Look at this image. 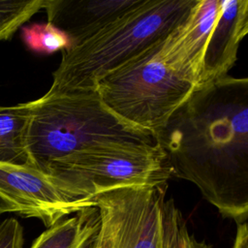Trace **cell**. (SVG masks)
I'll return each mask as SVG.
<instances>
[{"label":"cell","mask_w":248,"mask_h":248,"mask_svg":"<svg viewBox=\"0 0 248 248\" xmlns=\"http://www.w3.org/2000/svg\"><path fill=\"white\" fill-rule=\"evenodd\" d=\"M155 140L170 176L195 184L223 217L247 221V78L197 87Z\"/></svg>","instance_id":"6da1fadb"},{"label":"cell","mask_w":248,"mask_h":248,"mask_svg":"<svg viewBox=\"0 0 248 248\" xmlns=\"http://www.w3.org/2000/svg\"><path fill=\"white\" fill-rule=\"evenodd\" d=\"M198 0H144L95 35L63 50L46 96L96 90L106 76L165 39Z\"/></svg>","instance_id":"7a4b0ae2"},{"label":"cell","mask_w":248,"mask_h":248,"mask_svg":"<svg viewBox=\"0 0 248 248\" xmlns=\"http://www.w3.org/2000/svg\"><path fill=\"white\" fill-rule=\"evenodd\" d=\"M25 137L27 165L42 171L51 161L108 145H157L153 136L122 121L97 90L46 96L29 102Z\"/></svg>","instance_id":"3957f363"},{"label":"cell","mask_w":248,"mask_h":248,"mask_svg":"<svg viewBox=\"0 0 248 248\" xmlns=\"http://www.w3.org/2000/svg\"><path fill=\"white\" fill-rule=\"evenodd\" d=\"M163 41L106 76L96 88L111 112L154 138L198 87L190 75L166 59Z\"/></svg>","instance_id":"277c9868"},{"label":"cell","mask_w":248,"mask_h":248,"mask_svg":"<svg viewBox=\"0 0 248 248\" xmlns=\"http://www.w3.org/2000/svg\"><path fill=\"white\" fill-rule=\"evenodd\" d=\"M42 172L67 195L88 201L111 189L153 185L170 178L158 144L83 149L51 161Z\"/></svg>","instance_id":"5b68a950"},{"label":"cell","mask_w":248,"mask_h":248,"mask_svg":"<svg viewBox=\"0 0 248 248\" xmlns=\"http://www.w3.org/2000/svg\"><path fill=\"white\" fill-rule=\"evenodd\" d=\"M168 182L111 189L93 201L101 248H162V203Z\"/></svg>","instance_id":"8992f818"},{"label":"cell","mask_w":248,"mask_h":248,"mask_svg":"<svg viewBox=\"0 0 248 248\" xmlns=\"http://www.w3.org/2000/svg\"><path fill=\"white\" fill-rule=\"evenodd\" d=\"M0 196L16 207V214L40 219L47 228L70 214L95 206L94 201L67 195L48 175L25 165L0 163Z\"/></svg>","instance_id":"52a82bcc"},{"label":"cell","mask_w":248,"mask_h":248,"mask_svg":"<svg viewBox=\"0 0 248 248\" xmlns=\"http://www.w3.org/2000/svg\"><path fill=\"white\" fill-rule=\"evenodd\" d=\"M144 0H46L47 22L67 35L72 46L106 28Z\"/></svg>","instance_id":"ba28073f"},{"label":"cell","mask_w":248,"mask_h":248,"mask_svg":"<svg viewBox=\"0 0 248 248\" xmlns=\"http://www.w3.org/2000/svg\"><path fill=\"white\" fill-rule=\"evenodd\" d=\"M248 32V0H220V12L205 46L199 87L228 76Z\"/></svg>","instance_id":"9c48e42d"},{"label":"cell","mask_w":248,"mask_h":248,"mask_svg":"<svg viewBox=\"0 0 248 248\" xmlns=\"http://www.w3.org/2000/svg\"><path fill=\"white\" fill-rule=\"evenodd\" d=\"M220 12V0H198L185 20L163 41L166 59L190 75L199 87L205 46Z\"/></svg>","instance_id":"30bf717a"},{"label":"cell","mask_w":248,"mask_h":248,"mask_svg":"<svg viewBox=\"0 0 248 248\" xmlns=\"http://www.w3.org/2000/svg\"><path fill=\"white\" fill-rule=\"evenodd\" d=\"M99 227V211L96 206H90L48 227L30 248H83Z\"/></svg>","instance_id":"8fae6325"},{"label":"cell","mask_w":248,"mask_h":248,"mask_svg":"<svg viewBox=\"0 0 248 248\" xmlns=\"http://www.w3.org/2000/svg\"><path fill=\"white\" fill-rule=\"evenodd\" d=\"M29 102L0 107V163L27 165L25 137L29 120Z\"/></svg>","instance_id":"7c38bea8"},{"label":"cell","mask_w":248,"mask_h":248,"mask_svg":"<svg viewBox=\"0 0 248 248\" xmlns=\"http://www.w3.org/2000/svg\"><path fill=\"white\" fill-rule=\"evenodd\" d=\"M161 223L162 248H211L189 232L186 220L171 199H165L162 203Z\"/></svg>","instance_id":"4fadbf2b"},{"label":"cell","mask_w":248,"mask_h":248,"mask_svg":"<svg viewBox=\"0 0 248 248\" xmlns=\"http://www.w3.org/2000/svg\"><path fill=\"white\" fill-rule=\"evenodd\" d=\"M21 37L29 49L40 53L49 54L72 46L67 35L48 22L23 26Z\"/></svg>","instance_id":"5bb4252c"},{"label":"cell","mask_w":248,"mask_h":248,"mask_svg":"<svg viewBox=\"0 0 248 248\" xmlns=\"http://www.w3.org/2000/svg\"><path fill=\"white\" fill-rule=\"evenodd\" d=\"M46 3V0H0V41L10 39Z\"/></svg>","instance_id":"9a60e30c"},{"label":"cell","mask_w":248,"mask_h":248,"mask_svg":"<svg viewBox=\"0 0 248 248\" xmlns=\"http://www.w3.org/2000/svg\"><path fill=\"white\" fill-rule=\"evenodd\" d=\"M23 229L15 218H7L0 224V248H22Z\"/></svg>","instance_id":"2e32d148"},{"label":"cell","mask_w":248,"mask_h":248,"mask_svg":"<svg viewBox=\"0 0 248 248\" xmlns=\"http://www.w3.org/2000/svg\"><path fill=\"white\" fill-rule=\"evenodd\" d=\"M232 248H248V227L246 222L237 224V230Z\"/></svg>","instance_id":"e0dca14e"},{"label":"cell","mask_w":248,"mask_h":248,"mask_svg":"<svg viewBox=\"0 0 248 248\" xmlns=\"http://www.w3.org/2000/svg\"><path fill=\"white\" fill-rule=\"evenodd\" d=\"M7 212H16V213L17 209L8 200H6L2 196H0V216L3 213H7Z\"/></svg>","instance_id":"ac0fdd59"},{"label":"cell","mask_w":248,"mask_h":248,"mask_svg":"<svg viewBox=\"0 0 248 248\" xmlns=\"http://www.w3.org/2000/svg\"><path fill=\"white\" fill-rule=\"evenodd\" d=\"M97 234H98V232H97ZM97 234L91 239L87 248H101V246L99 244V241H98V238H97Z\"/></svg>","instance_id":"d6986e66"}]
</instances>
